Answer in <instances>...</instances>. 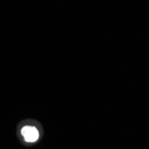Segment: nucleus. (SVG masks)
Wrapping results in <instances>:
<instances>
[{"mask_svg":"<svg viewBox=\"0 0 149 149\" xmlns=\"http://www.w3.org/2000/svg\"><path fill=\"white\" fill-rule=\"evenodd\" d=\"M21 133L22 135V137L24 138V139L29 143L36 142L39 137L38 130L34 126H24L22 129Z\"/></svg>","mask_w":149,"mask_h":149,"instance_id":"nucleus-1","label":"nucleus"}]
</instances>
